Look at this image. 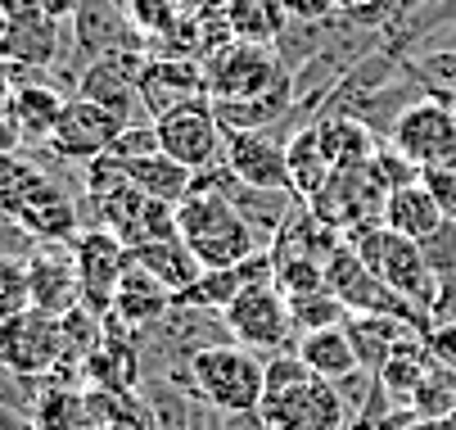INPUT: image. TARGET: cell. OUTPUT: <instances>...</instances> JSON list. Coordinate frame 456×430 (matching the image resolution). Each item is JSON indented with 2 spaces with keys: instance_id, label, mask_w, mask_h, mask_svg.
<instances>
[{
  "instance_id": "6da1fadb",
  "label": "cell",
  "mask_w": 456,
  "mask_h": 430,
  "mask_svg": "<svg viewBox=\"0 0 456 430\" xmlns=\"http://www.w3.org/2000/svg\"><path fill=\"white\" fill-rule=\"evenodd\" d=\"M176 236L190 244V254L204 268H235L267 250V240L257 236L231 200L217 195H190L176 204Z\"/></svg>"
},
{
  "instance_id": "7a4b0ae2",
  "label": "cell",
  "mask_w": 456,
  "mask_h": 430,
  "mask_svg": "<svg viewBox=\"0 0 456 430\" xmlns=\"http://www.w3.org/2000/svg\"><path fill=\"white\" fill-rule=\"evenodd\" d=\"M353 250L366 259V268L388 285V290H398L416 313H434V299H438V277L429 272L425 254H420V244L398 236V231H388L384 222H370V227H357L344 236Z\"/></svg>"
},
{
  "instance_id": "3957f363",
  "label": "cell",
  "mask_w": 456,
  "mask_h": 430,
  "mask_svg": "<svg viewBox=\"0 0 456 430\" xmlns=\"http://www.w3.org/2000/svg\"><path fill=\"white\" fill-rule=\"evenodd\" d=\"M190 376L213 412H257L267 394V358L226 340L190 358Z\"/></svg>"
},
{
  "instance_id": "277c9868",
  "label": "cell",
  "mask_w": 456,
  "mask_h": 430,
  "mask_svg": "<svg viewBox=\"0 0 456 430\" xmlns=\"http://www.w3.org/2000/svg\"><path fill=\"white\" fill-rule=\"evenodd\" d=\"M226 331L235 344L253 349L257 358H272V353H294L298 344V331H294V313H289V299L276 281H257V285H244L231 309L222 313Z\"/></svg>"
},
{
  "instance_id": "5b68a950",
  "label": "cell",
  "mask_w": 456,
  "mask_h": 430,
  "mask_svg": "<svg viewBox=\"0 0 456 430\" xmlns=\"http://www.w3.org/2000/svg\"><path fill=\"white\" fill-rule=\"evenodd\" d=\"M325 285H330V294L344 303L348 313H357V318H398V322L416 327L420 335L429 331V318L416 313L398 290H388V285L366 268V259L353 250L348 240L330 254V263H325Z\"/></svg>"
},
{
  "instance_id": "8992f818",
  "label": "cell",
  "mask_w": 456,
  "mask_h": 430,
  "mask_svg": "<svg viewBox=\"0 0 456 430\" xmlns=\"http://www.w3.org/2000/svg\"><path fill=\"white\" fill-rule=\"evenodd\" d=\"M294 73L281 64L276 45H253V41H226L222 50H213L204 59V82H208V100L226 104V100H253L267 95L276 87H285Z\"/></svg>"
},
{
  "instance_id": "52a82bcc",
  "label": "cell",
  "mask_w": 456,
  "mask_h": 430,
  "mask_svg": "<svg viewBox=\"0 0 456 430\" xmlns=\"http://www.w3.org/2000/svg\"><path fill=\"white\" fill-rule=\"evenodd\" d=\"M154 132H159V150L190 172H204V168L222 163V154H226V128L208 95H190V100L172 104L167 113H159Z\"/></svg>"
},
{
  "instance_id": "ba28073f",
  "label": "cell",
  "mask_w": 456,
  "mask_h": 430,
  "mask_svg": "<svg viewBox=\"0 0 456 430\" xmlns=\"http://www.w3.org/2000/svg\"><path fill=\"white\" fill-rule=\"evenodd\" d=\"M388 145H394L403 159H411L416 168L456 159V109H452V95L425 91L416 104H407L403 118L394 122V132H388Z\"/></svg>"
},
{
  "instance_id": "9c48e42d",
  "label": "cell",
  "mask_w": 456,
  "mask_h": 430,
  "mask_svg": "<svg viewBox=\"0 0 456 430\" xmlns=\"http://www.w3.org/2000/svg\"><path fill=\"white\" fill-rule=\"evenodd\" d=\"M126 132V122L118 113H109L104 104L86 100V95H69L59 113V128L50 136V154H59L63 163H95L100 154L113 150V141Z\"/></svg>"
},
{
  "instance_id": "30bf717a",
  "label": "cell",
  "mask_w": 456,
  "mask_h": 430,
  "mask_svg": "<svg viewBox=\"0 0 456 430\" xmlns=\"http://www.w3.org/2000/svg\"><path fill=\"white\" fill-rule=\"evenodd\" d=\"M126 259H132V250L122 244V236H113L104 227H86L73 240V263H77V281H82V309L109 318L118 281L126 272Z\"/></svg>"
},
{
  "instance_id": "8fae6325",
  "label": "cell",
  "mask_w": 456,
  "mask_h": 430,
  "mask_svg": "<svg viewBox=\"0 0 456 430\" xmlns=\"http://www.w3.org/2000/svg\"><path fill=\"white\" fill-rule=\"evenodd\" d=\"M257 412H263V421L272 430H348V421H353L339 390L321 376H312L294 390L267 394Z\"/></svg>"
},
{
  "instance_id": "7c38bea8",
  "label": "cell",
  "mask_w": 456,
  "mask_h": 430,
  "mask_svg": "<svg viewBox=\"0 0 456 430\" xmlns=\"http://www.w3.org/2000/svg\"><path fill=\"white\" fill-rule=\"evenodd\" d=\"M0 362L19 376H50L63 362V327L59 318L28 309L23 318L0 322Z\"/></svg>"
},
{
  "instance_id": "4fadbf2b",
  "label": "cell",
  "mask_w": 456,
  "mask_h": 430,
  "mask_svg": "<svg viewBox=\"0 0 456 430\" xmlns=\"http://www.w3.org/2000/svg\"><path fill=\"white\" fill-rule=\"evenodd\" d=\"M63 37H69V23L50 19L45 10L19 14L10 19L5 37H0V59L14 64V73H54L59 54H63Z\"/></svg>"
},
{
  "instance_id": "5bb4252c",
  "label": "cell",
  "mask_w": 456,
  "mask_h": 430,
  "mask_svg": "<svg viewBox=\"0 0 456 430\" xmlns=\"http://www.w3.org/2000/svg\"><path fill=\"white\" fill-rule=\"evenodd\" d=\"M222 159L240 181H248V186L294 191L285 141H276L272 132H226V154Z\"/></svg>"
},
{
  "instance_id": "9a60e30c",
  "label": "cell",
  "mask_w": 456,
  "mask_h": 430,
  "mask_svg": "<svg viewBox=\"0 0 456 430\" xmlns=\"http://www.w3.org/2000/svg\"><path fill=\"white\" fill-rule=\"evenodd\" d=\"M344 244V231H335L330 222H325L307 200H298L294 209H289V218L281 222V231L272 236V259L276 263H298V259H307V263H330V254Z\"/></svg>"
},
{
  "instance_id": "2e32d148",
  "label": "cell",
  "mask_w": 456,
  "mask_h": 430,
  "mask_svg": "<svg viewBox=\"0 0 456 430\" xmlns=\"http://www.w3.org/2000/svg\"><path fill=\"white\" fill-rule=\"evenodd\" d=\"M14 118H19V132L23 145L45 150L54 128H59V113L69 104V91H59L45 73H14V91H10Z\"/></svg>"
},
{
  "instance_id": "e0dca14e",
  "label": "cell",
  "mask_w": 456,
  "mask_h": 430,
  "mask_svg": "<svg viewBox=\"0 0 456 430\" xmlns=\"http://www.w3.org/2000/svg\"><path fill=\"white\" fill-rule=\"evenodd\" d=\"M82 303V281L73 263V244H41L32 259V309L50 318H69Z\"/></svg>"
},
{
  "instance_id": "ac0fdd59",
  "label": "cell",
  "mask_w": 456,
  "mask_h": 430,
  "mask_svg": "<svg viewBox=\"0 0 456 430\" xmlns=\"http://www.w3.org/2000/svg\"><path fill=\"white\" fill-rule=\"evenodd\" d=\"M190 95H208V82H204V64H200V59L150 54V64H145V73H141L145 113L159 118V113H167L172 104H181V100H190Z\"/></svg>"
},
{
  "instance_id": "d6986e66",
  "label": "cell",
  "mask_w": 456,
  "mask_h": 430,
  "mask_svg": "<svg viewBox=\"0 0 456 430\" xmlns=\"http://www.w3.org/2000/svg\"><path fill=\"white\" fill-rule=\"evenodd\" d=\"M172 299H176V294H172L163 281H154L141 263L126 259V272H122V281H118V294H113L109 318L122 322L126 331H145V327H154V322L167 318Z\"/></svg>"
},
{
  "instance_id": "ffe728a7",
  "label": "cell",
  "mask_w": 456,
  "mask_h": 430,
  "mask_svg": "<svg viewBox=\"0 0 456 430\" xmlns=\"http://www.w3.org/2000/svg\"><path fill=\"white\" fill-rule=\"evenodd\" d=\"M316 132L325 145V159H330L335 172H362L370 168V159L379 154V136L366 128V122L348 118V113H321L316 118Z\"/></svg>"
},
{
  "instance_id": "44dd1931",
  "label": "cell",
  "mask_w": 456,
  "mask_h": 430,
  "mask_svg": "<svg viewBox=\"0 0 456 430\" xmlns=\"http://www.w3.org/2000/svg\"><path fill=\"white\" fill-rule=\"evenodd\" d=\"M118 163H122L126 181H132L136 191H145L150 200L181 204V200H190V191H194V172H190V168H181L176 159H167L163 150L141 154V159H118Z\"/></svg>"
},
{
  "instance_id": "7402d4cb",
  "label": "cell",
  "mask_w": 456,
  "mask_h": 430,
  "mask_svg": "<svg viewBox=\"0 0 456 430\" xmlns=\"http://www.w3.org/2000/svg\"><path fill=\"white\" fill-rule=\"evenodd\" d=\"M132 263H141L154 281H163L172 294H181V290H190L194 281L204 277V263L190 254V244L181 240V236H172V240H145V244H136L132 250Z\"/></svg>"
},
{
  "instance_id": "603a6c76",
  "label": "cell",
  "mask_w": 456,
  "mask_h": 430,
  "mask_svg": "<svg viewBox=\"0 0 456 430\" xmlns=\"http://www.w3.org/2000/svg\"><path fill=\"white\" fill-rule=\"evenodd\" d=\"M443 222H447V213L438 209V200L420 186V181L388 191V200H384V227L398 231V236H407V240H425V236H434Z\"/></svg>"
},
{
  "instance_id": "cb8c5ba5",
  "label": "cell",
  "mask_w": 456,
  "mask_h": 430,
  "mask_svg": "<svg viewBox=\"0 0 456 430\" xmlns=\"http://www.w3.org/2000/svg\"><path fill=\"white\" fill-rule=\"evenodd\" d=\"M294 353L312 367V376H321V381H344V376H353L357 372V349H353V340H348V327H330V331H312V335H298V344H294Z\"/></svg>"
},
{
  "instance_id": "d4e9b609",
  "label": "cell",
  "mask_w": 456,
  "mask_h": 430,
  "mask_svg": "<svg viewBox=\"0 0 456 430\" xmlns=\"http://www.w3.org/2000/svg\"><path fill=\"white\" fill-rule=\"evenodd\" d=\"M32 426L37 430H86V426H95L91 421V394H86V385L45 376L41 399H37V412H32Z\"/></svg>"
},
{
  "instance_id": "484cf974",
  "label": "cell",
  "mask_w": 456,
  "mask_h": 430,
  "mask_svg": "<svg viewBox=\"0 0 456 430\" xmlns=\"http://www.w3.org/2000/svg\"><path fill=\"white\" fill-rule=\"evenodd\" d=\"M344 327H348V340H353V349H357L362 372H370V376H379L384 362L394 358V349L416 331V327H407V322H398V318H357V313H348Z\"/></svg>"
},
{
  "instance_id": "4316f807",
  "label": "cell",
  "mask_w": 456,
  "mask_h": 430,
  "mask_svg": "<svg viewBox=\"0 0 456 430\" xmlns=\"http://www.w3.org/2000/svg\"><path fill=\"white\" fill-rule=\"evenodd\" d=\"M429 367H434V353H429V344H425V335L420 331H411L398 349H394V358L384 362V372L375 376L379 381V390L394 399V403H411V394L420 390V381L429 376Z\"/></svg>"
},
{
  "instance_id": "83f0119b",
  "label": "cell",
  "mask_w": 456,
  "mask_h": 430,
  "mask_svg": "<svg viewBox=\"0 0 456 430\" xmlns=\"http://www.w3.org/2000/svg\"><path fill=\"white\" fill-rule=\"evenodd\" d=\"M226 28L235 41L276 45L281 32L289 28V10L285 0H226Z\"/></svg>"
},
{
  "instance_id": "f1b7e54d",
  "label": "cell",
  "mask_w": 456,
  "mask_h": 430,
  "mask_svg": "<svg viewBox=\"0 0 456 430\" xmlns=\"http://www.w3.org/2000/svg\"><path fill=\"white\" fill-rule=\"evenodd\" d=\"M285 154H289V181H294V195L298 200H312L325 181H330V159H325V145H321V132L316 122L298 128L289 141H285Z\"/></svg>"
},
{
  "instance_id": "f546056e",
  "label": "cell",
  "mask_w": 456,
  "mask_h": 430,
  "mask_svg": "<svg viewBox=\"0 0 456 430\" xmlns=\"http://www.w3.org/2000/svg\"><path fill=\"white\" fill-rule=\"evenodd\" d=\"M231 204L240 209V218H244L257 236L272 244V236L281 231V222H285L289 209L298 204V195H294V191H272V186H248V181H240L235 195H231Z\"/></svg>"
},
{
  "instance_id": "4dcf8cb0",
  "label": "cell",
  "mask_w": 456,
  "mask_h": 430,
  "mask_svg": "<svg viewBox=\"0 0 456 430\" xmlns=\"http://www.w3.org/2000/svg\"><path fill=\"white\" fill-rule=\"evenodd\" d=\"M289 313H294V331L298 335H312V331H330V327H344L348 322V309L325 290H312V294H294L289 299Z\"/></svg>"
},
{
  "instance_id": "1f68e13d",
  "label": "cell",
  "mask_w": 456,
  "mask_h": 430,
  "mask_svg": "<svg viewBox=\"0 0 456 430\" xmlns=\"http://www.w3.org/2000/svg\"><path fill=\"white\" fill-rule=\"evenodd\" d=\"M407 412L411 417H452L456 412V372H452V367H443V362L429 367V376L411 394Z\"/></svg>"
},
{
  "instance_id": "d6a6232c",
  "label": "cell",
  "mask_w": 456,
  "mask_h": 430,
  "mask_svg": "<svg viewBox=\"0 0 456 430\" xmlns=\"http://www.w3.org/2000/svg\"><path fill=\"white\" fill-rule=\"evenodd\" d=\"M32 309V259H0V322Z\"/></svg>"
},
{
  "instance_id": "836d02e7",
  "label": "cell",
  "mask_w": 456,
  "mask_h": 430,
  "mask_svg": "<svg viewBox=\"0 0 456 430\" xmlns=\"http://www.w3.org/2000/svg\"><path fill=\"white\" fill-rule=\"evenodd\" d=\"M407 73L420 82V91H438V95H456V45L443 50H425L416 59H407Z\"/></svg>"
},
{
  "instance_id": "e575fe53",
  "label": "cell",
  "mask_w": 456,
  "mask_h": 430,
  "mask_svg": "<svg viewBox=\"0 0 456 430\" xmlns=\"http://www.w3.org/2000/svg\"><path fill=\"white\" fill-rule=\"evenodd\" d=\"M126 14H132V23L150 37V45L154 41H163L181 19H185V0H126L122 5Z\"/></svg>"
},
{
  "instance_id": "d590c367",
  "label": "cell",
  "mask_w": 456,
  "mask_h": 430,
  "mask_svg": "<svg viewBox=\"0 0 456 430\" xmlns=\"http://www.w3.org/2000/svg\"><path fill=\"white\" fill-rule=\"evenodd\" d=\"M416 244H420V254H425V263H429V272H434L438 281L456 277V218H447L434 236H425V240H416Z\"/></svg>"
},
{
  "instance_id": "8d00e7d4",
  "label": "cell",
  "mask_w": 456,
  "mask_h": 430,
  "mask_svg": "<svg viewBox=\"0 0 456 430\" xmlns=\"http://www.w3.org/2000/svg\"><path fill=\"white\" fill-rule=\"evenodd\" d=\"M276 285L285 290V299L294 294H312V290H325V263H276Z\"/></svg>"
},
{
  "instance_id": "74e56055",
  "label": "cell",
  "mask_w": 456,
  "mask_h": 430,
  "mask_svg": "<svg viewBox=\"0 0 456 430\" xmlns=\"http://www.w3.org/2000/svg\"><path fill=\"white\" fill-rule=\"evenodd\" d=\"M37 254H41V240L10 209H0V259H37Z\"/></svg>"
},
{
  "instance_id": "f35d334b",
  "label": "cell",
  "mask_w": 456,
  "mask_h": 430,
  "mask_svg": "<svg viewBox=\"0 0 456 430\" xmlns=\"http://www.w3.org/2000/svg\"><path fill=\"white\" fill-rule=\"evenodd\" d=\"M420 186L438 200V209L447 218H456V159H443V163L420 168Z\"/></svg>"
},
{
  "instance_id": "ab89813d",
  "label": "cell",
  "mask_w": 456,
  "mask_h": 430,
  "mask_svg": "<svg viewBox=\"0 0 456 430\" xmlns=\"http://www.w3.org/2000/svg\"><path fill=\"white\" fill-rule=\"evenodd\" d=\"M19 150H28V145H23V132H19L14 104H10V95H0V159L19 154Z\"/></svg>"
},
{
  "instance_id": "60d3db41",
  "label": "cell",
  "mask_w": 456,
  "mask_h": 430,
  "mask_svg": "<svg viewBox=\"0 0 456 430\" xmlns=\"http://www.w3.org/2000/svg\"><path fill=\"white\" fill-rule=\"evenodd\" d=\"M204 430H272L263 412H208Z\"/></svg>"
},
{
  "instance_id": "b9f144b4",
  "label": "cell",
  "mask_w": 456,
  "mask_h": 430,
  "mask_svg": "<svg viewBox=\"0 0 456 430\" xmlns=\"http://www.w3.org/2000/svg\"><path fill=\"white\" fill-rule=\"evenodd\" d=\"M429 327H456V277H447V281L438 285V299H434Z\"/></svg>"
},
{
  "instance_id": "7bdbcfd3",
  "label": "cell",
  "mask_w": 456,
  "mask_h": 430,
  "mask_svg": "<svg viewBox=\"0 0 456 430\" xmlns=\"http://www.w3.org/2000/svg\"><path fill=\"white\" fill-rule=\"evenodd\" d=\"M407 430H456V412L452 417H411Z\"/></svg>"
},
{
  "instance_id": "ee69618b",
  "label": "cell",
  "mask_w": 456,
  "mask_h": 430,
  "mask_svg": "<svg viewBox=\"0 0 456 430\" xmlns=\"http://www.w3.org/2000/svg\"><path fill=\"white\" fill-rule=\"evenodd\" d=\"M443 45H456V28H452V32H443V37H438V45H434V50H443Z\"/></svg>"
},
{
  "instance_id": "f6af8a7d",
  "label": "cell",
  "mask_w": 456,
  "mask_h": 430,
  "mask_svg": "<svg viewBox=\"0 0 456 430\" xmlns=\"http://www.w3.org/2000/svg\"><path fill=\"white\" fill-rule=\"evenodd\" d=\"M86 430H109V426H86Z\"/></svg>"
},
{
  "instance_id": "bcb514c9",
  "label": "cell",
  "mask_w": 456,
  "mask_h": 430,
  "mask_svg": "<svg viewBox=\"0 0 456 430\" xmlns=\"http://www.w3.org/2000/svg\"><path fill=\"white\" fill-rule=\"evenodd\" d=\"M452 109H456V95H452Z\"/></svg>"
},
{
  "instance_id": "7dc6e473",
  "label": "cell",
  "mask_w": 456,
  "mask_h": 430,
  "mask_svg": "<svg viewBox=\"0 0 456 430\" xmlns=\"http://www.w3.org/2000/svg\"><path fill=\"white\" fill-rule=\"evenodd\" d=\"M118 5H126V0H118Z\"/></svg>"
}]
</instances>
